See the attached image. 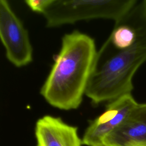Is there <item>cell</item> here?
Segmentation results:
<instances>
[{"instance_id": "6da1fadb", "label": "cell", "mask_w": 146, "mask_h": 146, "mask_svg": "<svg viewBox=\"0 0 146 146\" xmlns=\"http://www.w3.org/2000/svg\"><path fill=\"white\" fill-rule=\"evenodd\" d=\"M98 51L94 40L78 30L66 34L40 93L51 106L75 110L82 103Z\"/></svg>"}, {"instance_id": "7a4b0ae2", "label": "cell", "mask_w": 146, "mask_h": 146, "mask_svg": "<svg viewBox=\"0 0 146 146\" xmlns=\"http://www.w3.org/2000/svg\"><path fill=\"white\" fill-rule=\"evenodd\" d=\"M146 61V26L130 47L118 49L107 39L97 52L85 95L94 105L131 94L132 78Z\"/></svg>"}, {"instance_id": "3957f363", "label": "cell", "mask_w": 146, "mask_h": 146, "mask_svg": "<svg viewBox=\"0 0 146 146\" xmlns=\"http://www.w3.org/2000/svg\"><path fill=\"white\" fill-rule=\"evenodd\" d=\"M137 3L136 0H51L43 15L46 27L50 28L97 18L116 22Z\"/></svg>"}, {"instance_id": "277c9868", "label": "cell", "mask_w": 146, "mask_h": 146, "mask_svg": "<svg viewBox=\"0 0 146 146\" xmlns=\"http://www.w3.org/2000/svg\"><path fill=\"white\" fill-rule=\"evenodd\" d=\"M0 38L7 60L17 67L33 60V47L29 33L9 2L0 1Z\"/></svg>"}, {"instance_id": "5b68a950", "label": "cell", "mask_w": 146, "mask_h": 146, "mask_svg": "<svg viewBox=\"0 0 146 146\" xmlns=\"http://www.w3.org/2000/svg\"><path fill=\"white\" fill-rule=\"evenodd\" d=\"M137 104L131 94L108 102L104 112L92 120L87 128L82 138L83 144L103 145V139L125 120Z\"/></svg>"}, {"instance_id": "8992f818", "label": "cell", "mask_w": 146, "mask_h": 146, "mask_svg": "<svg viewBox=\"0 0 146 146\" xmlns=\"http://www.w3.org/2000/svg\"><path fill=\"white\" fill-rule=\"evenodd\" d=\"M36 146H82L76 127L64 122L60 117L45 115L36 122Z\"/></svg>"}, {"instance_id": "52a82bcc", "label": "cell", "mask_w": 146, "mask_h": 146, "mask_svg": "<svg viewBox=\"0 0 146 146\" xmlns=\"http://www.w3.org/2000/svg\"><path fill=\"white\" fill-rule=\"evenodd\" d=\"M146 142V103L137 104L125 120L103 140L104 146H131Z\"/></svg>"}, {"instance_id": "ba28073f", "label": "cell", "mask_w": 146, "mask_h": 146, "mask_svg": "<svg viewBox=\"0 0 146 146\" xmlns=\"http://www.w3.org/2000/svg\"><path fill=\"white\" fill-rule=\"evenodd\" d=\"M51 0H26V5L34 12L43 14L49 6Z\"/></svg>"}, {"instance_id": "9c48e42d", "label": "cell", "mask_w": 146, "mask_h": 146, "mask_svg": "<svg viewBox=\"0 0 146 146\" xmlns=\"http://www.w3.org/2000/svg\"><path fill=\"white\" fill-rule=\"evenodd\" d=\"M142 3H143L144 12H145V15H146V0H144V1H142Z\"/></svg>"}, {"instance_id": "30bf717a", "label": "cell", "mask_w": 146, "mask_h": 146, "mask_svg": "<svg viewBox=\"0 0 146 146\" xmlns=\"http://www.w3.org/2000/svg\"><path fill=\"white\" fill-rule=\"evenodd\" d=\"M131 146H146V142L145 143H141L136 144L132 145Z\"/></svg>"}, {"instance_id": "8fae6325", "label": "cell", "mask_w": 146, "mask_h": 146, "mask_svg": "<svg viewBox=\"0 0 146 146\" xmlns=\"http://www.w3.org/2000/svg\"><path fill=\"white\" fill-rule=\"evenodd\" d=\"M99 146H104V145H99Z\"/></svg>"}]
</instances>
